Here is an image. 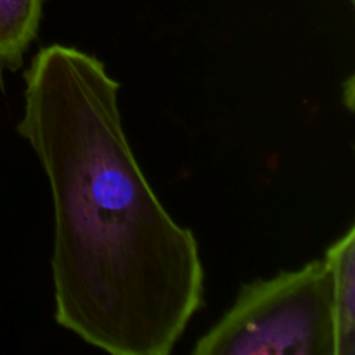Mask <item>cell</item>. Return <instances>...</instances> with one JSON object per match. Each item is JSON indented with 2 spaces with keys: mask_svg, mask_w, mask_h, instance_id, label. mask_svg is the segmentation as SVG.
<instances>
[{
  "mask_svg": "<svg viewBox=\"0 0 355 355\" xmlns=\"http://www.w3.org/2000/svg\"><path fill=\"white\" fill-rule=\"evenodd\" d=\"M331 274L335 355L355 354V227L336 239L324 255Z\"/></svg>",
  "mask_w": 355,
  "mask_h": 355,
  "instance_id": "obj_3",
  "label": "cell"
},
{
  "mask_svg": "<svg viewBox=\"0 0 355 355\" xmlns=\"http://www.w3.org/2000/svg\"><path fill=\"white\" fill-rule=\"evenodd\" d=\"M350 2H354V0H350Z\"/></svg>",
  "mask_w": 355,
  "mask_h": 355,
  "instance_id": "obj_5",
  "label": "cell"
},
{
  "mask_svg": "<svg viewBox=\"0 0 355 355\" xmlns=\"http://www.w3.org/2000/svg\"><path fill=\"white\" fill-rule=\"evenodd\" d=\"M194 355H335L331 274L324 259L243 284Z\"/></svg>",
  "mask_w": 355,
  "mask_h": 355,
  "instance_id": "obj_2",
  "label": "cell"
},
{
  "mask_svg": "<svg viewBox=\"0 0 355 355\" xmlns=\"http://www.w3.org/2000/svg\"><path fill=\"white\" fill-rule=\"evenodd\" d=\"M44 0H0V75L16 71L40 30Z\"/></svg>",
  "mask_w": 355,
  "mask_h": 355,
  "instance_id": "obj_4",
  "label": "cell"
},
{
  "mask_svg": "<svg viewBox=\"0 0 355 355\" xmlns=\"http://www.w3.org/2000/svg\"><path fill=\"white\" fill-rule=\"evenodd\" d=\"M118 94L99 58L47 45L24 73L17 132L51 187L55 322L107 354L168 355L203 305V260L146 179Z\"/></svg>",
  "mask_w": 355,
  "mask_h": 355,
  "instance_id": "obj_1",
  "label": "cell"
}]
</instances>
